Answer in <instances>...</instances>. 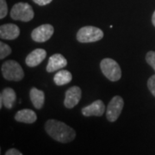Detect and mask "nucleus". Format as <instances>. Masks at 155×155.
<instances>
[{"mask_svg":"<svg viewBox=\"0 0 155 155\" xmlns=\"http://www.w3.org/2000/svg\"><path fill=\"white\" fill-rule=\"evenodd\" d=\"M72 79V75L67 70H61L54 77V81L57 85H64L70 83Z\"/></svg>","mask_w":155,"mask_h":155,"instance_id":"dca6fc26","label":"nucleus"},{"mask_svg":"<svg viewBox=\"0 0 155 155\" xmlns=\"http://www.w3.org/2000/svg\"><path fill=\"white\" fill-rule=\"evenodd\" d=\"M67 65V59L61 54H55L49 58L46 69H47V72H54L58 71L59 69H62L66 67Z\"/></svg>","mask_w":155,"mask_h":155,"instance_id":"9d476101","label":"nucleus"},{"mask_svg":"<svg viewBox=\"0 0 155 155\" xmlns=\"http://www.w3.org/2000/svg\"><path fill=\"white\" fill-rule=\"evenodd\" d=\"M146 61L147 64L153 67V69L155 72V52L154 51H150L146 55Z\"/></svg>","mask_w":155,"mask_h":155,"instance_id":"a211bd4d","label":"nucleus"},{"mask_svg":"<svg viewBox=\"0 0 155 155\" xmlns=\"http://www.w3.org/2000/svg\"><path fill=\"white\" fill-rule=\"evenodd\" d=\"M1 71L4 78L10 81H20L24 77L22 67L15 61H5L1 67Z\"/></svg>","mask_w":155,"mask_h":155,"instance_id":"f03ea898","label":"nucleus"},{"mask_svg":"<svg viewBox=\"0 0 155 155\" xmlns=\"http://www.w3.org/2000/svg\"><path fill=\"white\" fill-rule=\"evenodd\" d=\"M152 22H153V26L155 27V11L153 12V17H152Z\"/></svg>","mask_w":155,"mask_h":155,"instance_id":"5701e85b","label":"nucleus"},{"mask_svg":"<svg viewBox=\"0 0 155 155\" xmlns=\"http://www.w3.org/2000/svg\"><path fill=\"white\" fill-rule=\"evenodd\" d=\"M33 1L36 5H38L44 6L50 4L53 0H33Z\"/></svg>","mask_w":155,"mask_h":155,"instance_id":"4be33fe9","label":"nucleus"},{"mask_svg":"<svg viewBox=\"0 0 155 155\" xmlns=\"http://www.w3.org/2000/svg\"><path fill=\"white\" fill-rule=\"evenodd\" d=\"M100 67L104 75L110 81H117L122 77L121 67L116 61L112 59H104L100 63Z\"/></svg>","mask_w":155,"mask_h":155,"instance_id":"7ed1b4c3","label":"nucleus"},{"mask_svg":"<svg viewBox=\"0 0 155 155\" xmlns=\"http://www.w3.org/2000/svg\"><path fill=\"white\" fill-rule=\"evenodd\" d=\"M124 106L123 99L120 96H116L110 100V104H108L106 110V117L108 121L113 122H116L122 113V109Z\"/></svg>","mask_w":155,"mask_h":155,"instance_id":"423d86ee","label":"nucleus"},{"mask_svg":"<svg viewBox=\"0 0 155 155\" xmlns=\"http://www.w3.org/2000/svg\"><path fill=\"white\" fill-rule=\"evenodd\" d=\"M29 97H30V100L35 109L40 110L42 108L45 102V94L42 91L33 87L30 90Z\"/></svg>","mask_w":155,"mask_h":155,"instance_id":"2eb2a0df","label":"nucleus"},{"mask_svg":"<svg viewBox=\"0 0 155 155\" xmlns=\"http://www.w3.org/2000/svg\"><path fill=\"white\" fill-rule=\"evenodd\" d=\"M54 31V27L51 24H42L32 31L31 38L36 42H45L52 37Z\"/></svg>","mask_w":155,"mask_h":155,"instance_id":"0eeeda50","label":"nucleus"},{"mask_svg":"<svg viewBox=\"0 0 155 155\" xmlns=\"http://www.w3.org/2000/svg\"><path fill=\"white\" fill-rule=\"evenodd\" d=\"M35 13L31 5L28 3H17L12 7L11 11V17L14 20L29 22L34 18Z\"/></svg>","mask_w":155,"mask_h":155,"instance_id":"39448f33","label":"nucleus"},{"mask_svg":"<svg viewBox=\"0 0 155 155\" xmlns=\"http://www.w3.org/2000/svg\"><path fill=\"white\" fill-rule=\"evenodd\" d=\"M104 37V32L94 26H84L77 33V40L81 43L98 41Z\"/></svg>","mask_w":155,"mask_h":155,"instance_id":"20e7f679","label":"nucleus"},{"mask_svg":"<svg viewBox=\"0 0 155 155\" xmlns=\"http://www.w3.org/2000/svg\"><path fill=\"white\" fill-rule=\"evenodd\" d=\"M105 111V105L102 100H96L90 105L82 109V114L84 116H101Z\"/></svg>","mask_w":155,"mask_h":155,"instance_id":"1a4fd4ad","label":"nucleus"},{"mask_svg":"<svg viewBox=\"0 0 155 155\" xmlns=\"http://www.w3.org/2000/svg\"><path fill=\"white\" fill-rule=\"evenodd\" d=\"M15 119H16V121L19 122L30 124V123H33L36 121L37 116L33 110H28V109H24V110H21L17 112L15 116Z\"/></svg>","mask_w":155,"mask_h":155,"instance_id":"4468645a","label":"nucleus"},{"mask_svg":"<svg viewBox=\"0 0 155 155\" xmlns=\"http://www.w3.org/2000/svg\"><path fill=\"white\" fill-rule=\"evenodd\" d=\"M45 130L51 138L61 143L71 142L76 137L73 128L57 120H48L45 124Z\"/></svg>","mask_w":155,"mask_h":155,"instance_id":"f257e3e1","label":"nucleus"},{"mask_svg":"<svg viewBox=\"0 0 155 155\" xmlns=\"http://www.w3.org/2000/svg\"><path fill=\"white\" fill-rule=\"evenodd\" d=\"M22 153L16 148H11L9 149L5 153V155H22Z\"/></svg>","mask_w":155,"mask_h":155,"instance_id":"412c9836","label":"nucleus"},{"mask_svg":"<svg viewBox=\"0 0 155 155\" xmlns=\"http://www.w3.org/2000/svg\"><path fill=\"white\" fill-rule=\"evenodd\" d=\"M11 48L9 45H7L6 43H4L3 41L0 42V59L4 60L5 57L11 54Z\"/></svg>","mask_w":155,"mask_h":155,"instance_id":"f3484780","label":"nucleus"},{"mask_svg":"<svg viewBox=\"0 0 155 155\" xmlns=\"http://www.w3.org/2000/svg\"><path fill=\"white\" fill-rule=\"evenodd\" d=\"M81 99V89L78 86H72L66 91L64 105L67 109H72L77 105Z\"/></svg>","mask_w":155,"mask_h":155,"instance_id":"6e6552de","label":"nucleus"},{"mask_svg":"<svg viewBox=\"0 0 155 155\" xmlns=\"http://www.w3.org/2000/svg\"><path fill=\"white\" fill-rule=\"evenodd\" d=\"M20 35V29L16 24L6 23L0 27V37L4 40H15Z\"/></svg>","mask_w":155,"mask_h":155,"instance_id":"9b49d317","label":"nucleus"},{"mask_svg":"<svg viewBox=\"0 0 155 155\" xmlns=\"http://www.w3.org/2000/svg\"><path fill=\"white\" fill-rule=\"evenodd\" d=\"M16 98L17 95L13 89H4L0 96V108H2L4 105L7 109H11L16 101Z\"/></svg>","mask_w":155,"mask_h":155,"instance_id":"ddd939ff","label":"nucleus"},{"mask_svg":"<svg viewBox=\"0 0 155 155\" xmlns=\"http://www.w3.org/2000/svg\"><path fill=\"white\" fill-rule=\"evenodd\" d=\"M147 87L151 93L155 97V75H153L149 78L147 81Z\"/></svg>","mask_w":155,"mask_h":155,"instance_id":"aec40b11","label":"nucleus"},{"mask_svg":"<svg viewBox=\"0 0 155 155\" xmlns=\"http://www.w3.org/2000/svg\"><path fill=\"white\" fill-rule=\"evenodd\" d=\"M47 56V52L42 48H37L31 52L25 60L26 65L29 67H37L44 61Z\"/></svg>","mask_w":155,"mask_h":155,"instance_id":"f8f14e48","label":"nucleus"},{"mask_svg":"<svg viewBox=\"0 0 155 155\" xmlns=\"http://www.w3.org/2000/svg\"><path fill=\"white\" fill-rule=\"evenodd\" d=\"M8 13V6L6 0H0V18L3 19Z\"/></svg>","mask_w":155,"mask_h":155,"instance_id":"6ab92c4d","label":"nucleus"}]
</instances>
